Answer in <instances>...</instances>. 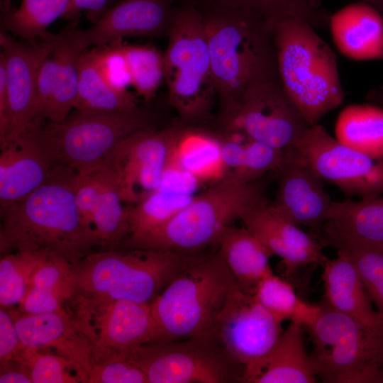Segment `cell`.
I'll list each match as a JSON object with an SVG mask.
<instances>
[{"label": "cell", "mask_w": 383, "mask_h": 383, "mask_svg": "<svg viewBox=\"0 0 383 383\" xmlns=\"http://www.w3.org/2000/svg\"><path fill=\"white\" fill-rule=\"evenodd\" d=\"M75 173L53 165L41 186L24 199L0 208L1 255L38 252L61 257L74 265L100 248L77 207Z\"/></svg>", "instance_id": "6da1fadb"}, {"label": "cell", "mask_w": 383, "mask_h": 383, "mask_svg": "<svg viewBox=\"0 0 383 383\" xmlns=\"http://www.w3.org/2000/svg\"><path fill=\"white\" fill-rule=\"evenodd\" d=\"M203 18L223 120L248 88L279 79L272 32L268 21L244 9L219 5Z\"/></svg>", "instance_id": "7a4b0ae2"}, {"label": "cell", "mask_w": 383, "mask_h": 383, "mask_svg": "<svg viewBox=\"0 0 383 383\" xmlns=\"http://www.w3.org/2000/svg\"><path fill=\"white\" fill-rule=\"evenodd\" d=\"M279 80L311 126L344 99L337 57L309 23L287 18L269 22Z\"/></svg>", "instance_id": "3957f363"}, {"label": "cell", "mask_w": 383, "mask_h": 383, "mask_svg": "<svg viewBox=\"0 0 383 383\" xmlns=\"http://www.w3.org/2000/svg\"><path fill=\"white\" fill-rule=\"evenodd\" d=\"M192 258L167 250L98 249L72 265V296L150 304Z\"/></svg>", "instance_id": "277c9868"}, {"label": "cell", "mask_w": 383, "mask_h": 383, "mask_svg": "<svg viewBox=\"0 0 383 383\" xmlns=\"http://www.w3.org/2000/svg\"><path fill=\"white\" fill-rule=\"evenodd\" d=\"M235 282L219 252L193 257L150 303L153 343L216 336L217 316Z\"/></svg>", "instance_id": "5b68a950"}, {"label": "cell", "mask_w": 383, "mask_h": 383, "mask_svg": "<svg viewBox=\"0 0 383 383\" xmlns=\"http://www.w3.org/2000/svg\"><path fill=\"white\" fill-rule=\"evenodd\" d=\"M261 179L240 183L229 177L196 195L169 221L135 237L119 247L173 251L187 254L218 243L225 230L250 206L264 198Z\"/></svg>", "instance_id": "8992f818"}, {"label": "cell", "mask_w": 383, "mask_h": 383, "mask_svg": "<svg viewBox=\"0 0 383 383\" xmlns=\"http://www.w3.org/2000/svg\"><path fill=\"white\" fill-rule=\"evenodd\" d=\"M149 128L151 116L140 107L118 112L75 109L60 121L35 120L26 133L52 165L79 173L101 165L121 140Z\"/></svg>", "instance_id": "52a82bcc"}, {"label": "cell", "mask_w": 383, "mask_h": 383, "mask_svg": "<svg viewBox=\"0 0 383 383\" xmlns=\"http://www.w3.org/2000/svg\"><path fill=\"white\" fill-rule=\"evenodd\" d=\"M321 306L317 319L305 328L316 376L326 383H383V333Z\"/></svg>", "instance_id": "ba28073f"}, {"label": "cell", "mask_w": 383, "mask_h": 383, "mask_svg": "<svg viewBox=\"0 0 383 383\" xmlns=\"http://www.w3.org/2000/svg\"><path fill=\"white\" fill-rule=\"evenodd\" d=\"M164 52L168 101L184 121L208 116L216 97L203 14L185 7L173 14Z\"/></svg>", "instance_id": "9c48e42d"}, {"label": "cell", "mask_w": 383, "mask_h": 383, "mask_svg": "<svg viewBox=\"0 0 383 383\" xmlns=\"http://www.w3.org/2000/svg\"><path fill=\"white\" fill-rule=\"evenodd\" d=\"M123 355L148 383H244V367L215 335L146 343Z\"/></svg>", "instance_id": "30bf717a"}, {"label": "cell", "mask_w": 383, "mask_h": 383, "mask_svg": "<svg viewBox=\"0 0 383 383\" xmlns=\"http://www.w3.org/2000/svg\"><path fill=\"white\" fill-rule=\"evenodd\" d=\"M67 304L91 345L94 364L155 341L150 303L72 296Z\"/></svg>", "instance_id": "8fae6325"}, {"label": "cell", "mask_w": 383, "mask_h": 383, "mask_svg": "<svg viewBox=\"0 0 383 383\" xmlns=\"http://www.w3.org/2000/svg\"><path fill=\"white\" fill-rule=\"evenodd\" d=\"M226 131L285 150L297 148L311 127L279 79L259 82L242 95L233 112L222 120Z\"/></svg>", "instance_id": "7c38bea8"}, {"label": "cell", "mask_w": 383, "mask_h": 383, "mask_svg": "<svg viewBox=\"0 0 383 383\" xmlns=\"http://www.w3.org/2000/svg\"><path fill=\"white\" fill-rule=\"evenodd\" d=\"M282 323L235 282L217 316L215 333L244 367V383H253L283 331Z\"/></svg>", "instance_id": "4fadbf2b"}, {"label": "cell", "mask_w": 383, "mask_h": 383, "mask_svg": "<svg viewBox=\"0 0 383 383\" xmlns=\"http://www.w3.org/2000/svg\"><path fill=\"white\" fill-rule=\"evenodd\" d=\"M296 149L318 177L345 194L362 199L383 194V158L342 144L321 125L310 127Z\"/></svg>", "instance_id": "5bb4252c"}, {"label": "cell", "mask_w": 383, "mask_h": 383, "mask_svg": "<svg viewBox=\"0 0 383 383\" xmlns=\"http://www.w3.org/2000/svg\"><path fill=\"white\" fill-rule=\"evenodd\" d=\"M179 130H140L121 140L102 163L128 206L139 202L159 187Z\"/></svg>", "instance_id": "9a60e30c"}, {"label": "cell", "mask_w": 383, "mask_h": 383, "mask_svg": "<svg viewBox=\"0 0 383 383\" xmlns=\"http://www.w3.org/2000/svg\"><path fill=\"white\" fill-rule=\"evenodd\" d=\"M54 36L30 43L18 41L4 31L0 33L9 116L8 136L3 146L24 135L37 117L38 72Z\"/></svg>", "instance_id": "2e32d148"}, {"label": "cell", "mask_w": 383, "mask_h": 383, "mask_svg": "<svg viewBox=\"0 0 383 383\" xmlns=\"http://www.w3.org/2000/svg\"><path fill=\"white\" fill-rule=\"evenodd\" d=\"M277 189L271 205L296 225L309 228L318 239L328 220L332 204L323 180L303 159L296 148L284 150L274 172Z\"/></svg>", "instance_id": "e0dca14e"}, {"label": "cell", "mask_w": 383, "mask_h": 383, "mask_svg": "<svg viewBox=\"0 0 383 383\" xmlns=\"http://www.w3.org/2000/svg\"><path fill=\"white\" fill-rule=\"evenodd\" d=\"M240 220L271 256L281 258L288 277L301 267L322 265L326 259L322 243L278 212L265 197L246 209Z\"/></svg>", "instance_id": "ac0fdd59"}, {"label": "cell", "mask_w": 383, "mask_h": 383, "mask_svg": "<svg viewBox=\"0 0 383 383\" xmlns=\"http://www.w3.org/2000/svg\"><path fill=\"white\" fill-rule=\"evenodd\" d=\"M173 14L168 0H121L90 28H78V35L87 48L125 37H160L168 35Z\"/></svg>", "instance_id": "d6986e66"}, {"label": "cell", "mask_w": 383, "mask_h": 383, "mask_svg": "<svg viewBox=\"0 0 383 383\" xmlns=\"http://www.w3.org/2000/svg\"><path fill=\"white\" fill-rule=\"evenodd\" d=\"M9 310L24 347L53 349L88 377L94 365L92 348L67 308L40 314Z\"/></svg>", "instance_id": "ffe728a7"}, {"label": "cell", "mask_w": 383, "mask_h": 383, "mask_svg": "<svg viewBox=\"0 0 383 383\" xmlns=\"http://www.w3.org/2000/svg\"><path fill=\"white\" fill-rule=\"evenodd\" d=\"M0 148V208H3L24 199L41 186L53 165L27 133Z\"/></svg>", "instance_id": "44dd1931"}, {"label": "cell", "mask_w": 383, "mask_h": 383, "mask_svg": "<svg viewBox=\"0 0 383 383\" xmlns=\"http://www.w3.org/2000/svg\"><path fill=\"white\" fill-rule=\"evenodd\" d=\"M335 45L354 60H383V16L362 0L330 15L328 26Z\"/></svg>", "instance_id": "7402d4cb"}, {"label": "cell", "mask_w": 383, "mask_h": 383, "mask_svg": "<svg viewBox=\"0 0 383 383\" xmlns=\"http://www.w3.org/2000/svg\"><path fill=\"white\" fill-rule=\"evenodd\" d=\"M324 303L362 325L383 333V318L374 311L352 262L338 252L322 264Z\"/></svg>", "instance_id": "603a6c76"}, {"label": "cell", "mask_w": 383, "mask_h": 383, "mask_svg": "<svg viewBox=\"0 0 383 383\" xmlns=\"http://www.w3.org/2000/svg\"><path fill=\"white\" fill-rule=\"evenodd\" d=\"M304 327L290 321L265 359L253 383H314L316 374L306 352Z\"/></svg>", "instance_id": "cb8c5ba5"}, {"label": "cell", "mask_w": 383, "mask_h": 383, "mask_svg": "<svg viewBox=\"0 0 383 383\" xmlns=\"http://www.w3.org/2000/svg\"><path fill=\"white\" fill-rule=\"evenodd\" d=\"M218 243V252L238 285L246 292L255 294L258 283L272 272L269 264L270 254L244 226L228 227Z\"/></svg>", "instance_id": "d4e9b609"}, {"label": "cell", "mask_w": 383, "mask_h": 383, "mask_svg": "<svg viewBox=\"0 0 383 383\" xmlns=\"http://www.w3.org/2000/svg\"><path fill=\"white\" fill-rule=\"evenodd\" d=\"M76 19L59 33L54 45L58 55L53 94L42 120L60 121L74 109L79 83V62L87 48L78 35Z\"/></svg>", "instance_id": "484cf974"}, {"label": "cell", "mask_w": 383, "mask_h": 383, "mask_svg": "<svg viewBox=\"0 0 383 383\" xmlns=\"http://www.w3.org/2000/svg\"><path fill=\"white\" fill-rule=\"evenodd\" d=\"M318 239L324 247L335 248L352 262L370 300L383 318V245L345 234L328 221Z\"/></svg>", "instance_id": "4316f807"}, {"label": "cell", "mask_w": 383, "mask_h": 383, "mask_svg": "<svg viewBox=\"0 0 383 383\" xmlns=\"http://www.w3.org/2000/svg\"><path fill=\"white\" fill-rule=\"evenodd\" d=\"M72 293V265L61 257L48 255L34 272L18 309L33 314L60 311L66 309Z\"/></svg>", "instance_id": "83f0119b"}, {"label": "cell", "mask_w": 383, "mask_h": 383, "mask_svg": "<svg viewBox=\"0 0 383 383\" xmlns=\"http://www.w3.org/2000/svg\"><path fill=\"white\" fill-rule=\"evenodd\" d=\"M172 155L201 184H215L226 176L221 138L207 133L180 128Z\"/></svg>", "instance_id": "f1b7e54d"}, {"label": "cell", "mask_w": 383, "mask_h": 383, "mask_svg": "<svg viewBox=\"0 0 383 383\" xmlns=\"http://www.w3.org/2000/svg\"><path fill=\"white\" fill-rule=\"evenodd\" d=\"M135 96L112 87L98 65L94 50H86L79 62V83L74 109L118 112L137 109Z\"/></svg>", "instance_id": "f546056e"}, {"label": "cell", "mask_w": 383, "mask_h": 383, "mask_svg": "<svg viewBox=\"0 0 383 383\" xmlns=\"http://www.w3.org/2000/svg\"><path fill=\"white\" fill-rule=\"evenodd\" d=\"M342 144L375 158H383V108L374 104L345 108L335 126Z\"/></svg>", "instance_id": "4dcf8cb0"}, {"label": "cell", "mask_w": 383, "mask_h": 383, "mask_svg": "<svg viewBox=\"0 0 383 383\" xmlns=\"http://www.w3.org/2000/svg\"><path fill=\"white\" fill-rule=\"evenodd\" d=\"M101 187L92 217V229L100 248H116L131 233L128 206L104 164L99 166Z\"/></svg>", "instance_id": "1f68e13d"}, {"label": "cell", "mask_w": 383, "mask_h": 383, "mask_svg": "<svg viewBox=\"0 0 383 383\" xmlns=\"http://www.w3.org/2000/svg\"><path fill=\"white\" fill-rule=\"evenodd\" d=\"M328 222L345 234L383 245V197L332 201Z\"/></svg>", "instance_id": "d6a6232c"}, {"label": "cell", "mask_w": 383, "mask_h": 383, "mask_svg": "<svg viewBox=\"0 0 383 383\" xmlns=\"http://www.w3.org/2000/svg\"><path fill=\"white\" fill-rule=\"evenodd\" d=\"M254 294L277 319L297 322L304 328L315 322L321 309V304H310L301 299L291 283L273 272L258 283Z\"/></svg>", "instance_id": "836d02e7"}, {"label": "cell", "mask_w": 383, "mask_h": 383, "mask_svg": "<svg viewBox=\"0 0 383 383\" xmlns=\"http://www.w3.org/2000/svg\"><path fill=\"white\" fill-rule=\"evenodd\" d=\"M70 0H22L20 6L8 12L2 19L4 31H9L30 43L48 40L54 34L48 27L64 17Z\"/></svg>", "instance_id": "e575fe53"}, {"label": "cell", "mask_w": 383, "mask_h": 383, "mask_svg": "<svg viewBox=\"0 0 383 383\" xmlns=\"http://www.w3.org/2000/svg\"><path fill=\"white\" fill-rule=\"evenodd\" d=\"M219 5L250 11L268 22L287 18L306 21L315 28L328 26L330 15L318 0H218Z\"/></svg>", "instance_id": "d590c367"}, {"label": "cell", "mask_w": 383, "mask_h": 383, "mask_svg": "<svg viewBox=\"0 0 383 383\" xmlns=\"http://www.w3.org/2000/svg\"><path fill=\"white\" fill-rule=\"evenodd\" d=\"M48 255L18 251L4 255L0 260V306H19L39 265Z\"/></svg>", "instance_id": "8d00e7d4"}, {"label": "cell", "mask_w": 383, "mask_h": 383, "mask_svg": "<svg viewBox=\"0 0 383 383\" xmlns=\"http://www.w3.org/2000/svg\"><path fill=\"white\" fill-rule=\"evenodd\" d=\"M195 196L155 189L129 206L131 233L128 237L139 235L165 223L185 208Z\"/></svg>", "instance_id": "74e56055"}, {"label": "cell", "mask_w": 383, "mask_h": 383, "mask_svg": "<svg viewBox=\"0 0 383 383\" xmlns=\"http://www.w3.org/2000/svg\"><path fill=\"white\" fill-rule=\"evenodd\" d=\"M131 86L145 101L151 100L165 81L164 53L150 45L123 44Z\"/></svg>", "instance_id": "f35d334b"}, {"label": "cell", "mask_w": 383, "mask_h": 383, "mask_svg": "<svg viewBox=\"0 0 383 383\" xmlns=\"http://www.w3.org/2000/svg\"><path fill=\"white\" fill-rule=\"evenodd\" d=\"M28 370L32 383L87 382V376L73 362L55 353L24 347L13 360Z\"/></svg>", "instance_id": "ab89813d"}, {"label": "cell", "mask_w": 383, "mask_h": 383, "mask_svg": "<svg viewBox=\"0 0 383 383\" xmlns=\"http://www.w3.org/2000/svg\"><path fill=\"white\" fill-rule=\"evenodd\" d=\"M283 156L284 150L248 138L242 165L235 172L226 177L240 183L256 181L268 172H275Z\"/></svg>", "instance_id": "60d3db41"}, {"label": "cell", "mask_w": 383, "mask_h": 383, "mask_svg": "<svg viewBox=\"0 0 383 383\" xmlns=\"http://www.w3.org/2000/svg\"><path fill=\"white\" fill-rule=\"evenodd\" d=\"M89 383H148L143 371L126 355L103 360L94 364Z\"/></svg>", "instance_id": "b9f144b4"}, {"label": "cell", "mask_w": 383, "mask_h": 383, "mask_svg": "<svg viewBox=\"0 0 383 383\" xmlns=\"http://www.w3.org/2000/svg\"><path fill=\"white\" fill-rule=\"evenodd\" d=\"M121 40L94 49L98 65L108 82L120 91H128L131 86L128 62Z\"/></svg>", "instance_id": "7bdbcfd3"}, {"label": "cell", "mask_w": 383, "mask_h": 383, "mask_svg": "<svg viewBox=\"0 0 383 383\" xmlns=\"http://www.w3.org/2000/svg\"><path fill=\"white\" fill-rule=\"evenodd\" d=\"M201 183L182 167L172 157V152L164 169L160 189L172 193L194 196Z\"/></svg>", "instance_id": "ee69618b"}, {"label": "cell", "mask_w": 383, "mask_h": 383, "mask_svg": "<svg viewBox=\"0 0 383 383\" xmlns=\"http://www.w3.org/2000/svg\"><path fill=\"white\" fill-rule=\"evenodd\" d=\"M23 345L9 309H0V367L13 360Z\"/></svg>", "instance_id": "f6af8a7d"}, {"label": "cell", "mask_w": 383, "mask_h": 383, "mask_svg": "<svg viewBox=\"0 0 383 383\" xmlns=\"http://www.w3.org/2000/svg\"><path fill=\"white\" fill-rule=\"evenodd\" d=\"M247 140L248 138L240 133L225 131L221 142L226 176L233 174L242 165Z\"/></svg>", "instance_id": "bcb514c9"}, {"label": "cell", "mask_w": 383, "mask_h": 383, "mask_svg": "<svg viewBox=\"0 0 383 383\" xmlns=\"http://www.w3.org/2000/svg\"><path fill=\"white\" fill-rule=\"evenodd\" d=\"M110 0H70L69 7L64 18L76 19L82 11H86L98 19L106 11L105 8Z\"/></svg>", "instance_id": "7dc6e473"}, {"label": "cell", "mask_w": 383, "mask_h": 383, "mask_svg": "<svg viewBox=\"0 0 383 383\" xmlns=\"http://www.w3.org/2000/svg\"><path fill=\"white\" fill-rule=\"evenodd\" d=\"M0 369V383H32L28 369L16 360Z\"/></svg>", "instance_id": "c3c4849f"}, {"label": "cell", "mask_w": 383, "mask_h": 383, "mask_svg": "<svg viewBox=\"0 0 383 383\" xmlns=\"http://www.w3.org/2000/svg\"><path fill=\"white\" fill-rule=\"evenodd\" d=\"M9 131V116L6 87V73L2 60H0V147L7 139Z\"/></svg>", "instance_id": "681fc988"}, {"label": "cell", "mask_w": 383, "mask_h": 383, "mask_svg": "<svg viewBox=\"0 0 383 383\" xmlns=\"http://www.w3.org/2000/svg\"><path fill=\"white\" fill-rule=\"evenodd\" d=\"M369 101L383 108V90L380 88L372 89L367 95Z\"/></svg>", "instance_id": "f907efd6"}, {"label": "cell", "mask_w": 383, "mask_h": 383, "mask_svg": "<svg viewBox=\"0 0 383 383\" xmlns=\"http://www.w3.org/2000/svg\"><path fill=\"white\" fill-rule=\"evenodd\" d=\"M370 4L374 6L378 10H383V0H374L371 2Z\"/></svg>", "instance_id": "816d5d0a"}, {"label": "cell", "mask_w": 383, "mask_h": 383, "mask_svg": "<svg viewBox=\"0 0 383 383\" xmlns=\"http://www.w3.org/2000/svg\"><path fill=\"white\" fill-rule=\"evenodd\" d=\"M379 11H380V13H381L382 14V16H383V10H379ZM380 89L383 90V87H382Z\"/></svg>", "instance_id": "f5cc1de1"}, {"label": "cell", "mask_w": 383, "mask_h": 383, "mask_svg": "<svg viewBox=\"0 0 383 383\" xmlns=\"http://www.w3.org/2000/svg\"><path fill=\"white\" fill-rule=\"evenodd\" d=\"M363 1H366V2H370V1H372V0H363Z\"/></svg>", "instance_id": "db71d44e"}, {"label": "cell", "mask_w": 383, "mask_h": 383, "mask_svg": "<svg viewBox=\"0 0 383 383\" xmlns=\"http://www.w3.org/2000/svg\"><path fill=\"white\" fill-rule=\"evenodd\" d=\"M318 1H321V0H318Z\"/></svg>", "instance_id": "11a10c76"}]
</instances>
